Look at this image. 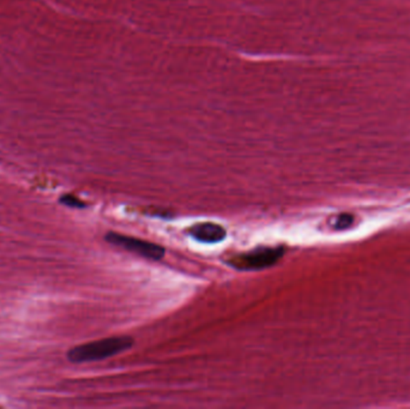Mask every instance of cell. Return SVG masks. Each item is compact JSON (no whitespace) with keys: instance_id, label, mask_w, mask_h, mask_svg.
Instances as JSON below:
<instances>
[{"instance_id":"6da1fadb","label":"cell","mask_w":410,"mask_h":409,"mask_svg":"<svg viewBox=\"0 0 410 409\" xmlns=\"http://www.w3.org/2000/svg\"><path fill=\"white\" fill-rule=\"evenodd\" d=\"M133 342H135L133 338L130 336L102 338L98 341L89 342L86 345L77 346L70 349L68 359L73 364H83L107 359L131 348Z\"/></svg>"},{"instance_id":"7a4b0ae2","label":"cell","mask_w":410,"mask_h":409,"mask_svg":"<svg viewBox=\"0 0 410 409\" xmlns=\"http://www.w3.org/2000/svg\"><path fill=\"white\" fill-rule=\"evenodd\" d=\"M283 254L285 249L282 247H260L249 252L235 254L230 259H227L226 263L237 270L257 271L275 266L276 263L283 257Z\"/></svg>"},{"instance_id":"3957f363","label":"cell","mask_w":410,"mask_h":409,"mask_svg":"<svg viewBox=\"0 0 410 409\" xmlns=\"http://www.w3.org/2000/svg\"><path fill=\"white\" fill-rule=\"evenodd\" d=\"M105 240L114 247H121L123 250L128 251L150 261H160L165 257V254H166V250L161 245L150 243L142 239L132 238L128 235L114 233V232L107 233L105 235Z\"/></svg>"},{"instance_id":"277c9868","label":"cell","mask_w":410,"mask_h":409,"mask_svg":"<svg viewBox=\"0 0 410 409\" xmlns=\"http://www.w3.org/2000/svg\"><path fill=\"white\" fill-rule=\"evenodd\" d=\"M188 234L200 243L216 244L226 238L227 232L222 226L212 222L193 224L188 229Z\"/></svg>"},{"instance_id":"5b68a950","label":"cell","mask_w":410,"mask_h":409,"mask_svg":"<svg viewBox=\"0 0 410 409\" xmlns=\"http://www.w3.org/2000/svg\"><path fill=\"white\" fill-rule=\"evenodd\" d=\"M354 216L350 214H341V215L336 216L335 221L332 224V227L335 228L336 231H342L347 229L350 226H353Z\"/></svg>"},{"instance_id":"8992f818","label":"cell","mask_w":410,"mask_h":409,"mask_svg":"<svg viewBox=\"0 0 410 409\" xmlns=\"http://www.w3.org/2000/svg\"><path fill=\"white\" fill-rule=\"evenodd\" d=\"M59 202H61V204L70 207V208L83 209L87 207L84 202L81 201V200L76 197V196H72V195H64V196H61Z\"/></svg>"}]
</instances>
